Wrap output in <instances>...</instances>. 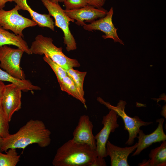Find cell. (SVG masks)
<instances>
[{
    "label": "cell",
    "instance_id": "obj_4",
    "mask_svg": "<svg viewBox=\"0 0 166 166\" xmlns=\"http://www.w3.org/2000/svg\"><path fill=\"white\" fill-rule=\"evenodd\" d=\"M47 9L49 14L53 16L55 22V26L60 28L64 34V43L68 52L77 49V43L69 29V22H74V20L68 17L64 10L62 9L58 3L53 2L50 0H41Z\"/></svg>",
    "mask_w": 166,
    "mask_h": 166
},
{
    "label": "cell",
    "instance_id": "obj_5",
    "mask_svg": "<svg viewBox=\"0 0 166 166\" xmlns=\"http://www.w3.org/2000/svg\"><path fill=\"white\" fill-rule=\"evenodd\" d=\"M97 100L109 109L115 111L117 115L122 118L124 124V129L127 131L129 134L128 138L125 143L128 145H132L133 144L135 138H136L141 127L148 126L152 123V122L144 121L137 116L131 117L128 115L125 111L127 104L125 101L121 100L116 106H114L109 102L105 101L100 97H97Z\"/></svg>",
    "mask_w": 166,
    "mask_h": 166
},
{
    "label": "cell",
    "instance_id": "obj_21",
    "mask_svg": "<svg viewBox=\"0 0 166 166\" xmlns=\"http://www.w3.org/2000/svg\"><path fill=\"white\" fill-rule=\"evenodd\" d=\"M4 154L0 151V166H16L20 160L21 156L16 149L10 148Z\"/></svg>",
    "mask_w": 166,
    "mask_h": 166
},
{
    "label": "cell",
    "instance_id": "obj_16",
    "mask_svg": "<svg viewBox=\"0 0 166 166\" xmlns=\"http://www.w3.org/2000/svg\"><path fill=\"white\" fill-rule=\"evenodd\" d=\"M15 45L29 55L32 54L27 42L20 36L11 33L0 26V46Z\"/></svg>",
    "mask_w": 166,
    "mask_h": 166
},
{
    "label": "cell",
    "instance_id": "obj_14",
    "mask_svg": "<svg viewBox=\"0 0 166 166\" xmlns=\"http://www.w3.org/2000/svg\"><path fill=\"white\" fill-rule=\"evenodd\" d=\"M137 143L129 147H120L108 140L106 146L107 156L110 158L111 166H129L128 158L129 155L136 149Z\"/></svg>",
    "mask_w": 166,
    "mask_h": 166
},
{
    "label": "cell",
    "instance_id": "obj_10",
    "mask_svg": "<svg viewBox=\"0 0 166 166\" xmlns=\"http://www.w3.org/2000/svg\"><path fill=\"white\" fill-rule=\"evenodd\" d=\"M113 13V8L112 7L105 16L89 24H85L83 26L84 29L89 31H101L105 34L102 36L103 39H112L115 42L124 45L123 42L117 34V29L115 27L112 22Z\"/></svg>",
    "mask_w": 166,
    "mask_h": 166
},
{
    "label": "cell",
    "instance_id": "obj_11",
    "mask_svg": "<svg viewBox=\"0 0 166 166\" xmlns=\"http://www.w3.org/2000/svg\"><path fill=\"white\" fill-rule=\"evenodd\" d=\"M65 11L68 17L76 20V24L81 26L85 24L84 22L91 23L97 18L104 17L108 12L102 7L97 8L90 5L78 9Z\"/></svg>",
    "mask_w": 166,
    "mask_h": 166
},
{
    "label": "cell",
    "instance_id": "obj_25",
    "mask_svg": "<svg viewBox=\"0 0 166 166\" xmlns=\"http://www.w3.org/2000/svg\"><path fill=\"white\" fill-rule=\"evenodd\" d=\"M89 5L93 6L97 8L102 7L104 5L106 0H88Z\"/></svg>",
    "mask_w": 166,
    "mask_h": 166
},
{
    "label": "cell",
    "instance_id": "obj_29",
    "mask_svg": "<svg viewBox=\"0 0 166 166\" xmlns=\"http://www.w3.org/2000/svg\"><path fill=\"white\" fill-rule=\"evenodd\" d=\"M50 0L53 2L57 3H58L59 2H63L64 1H65V0Z\"/></svg>",
    "mask_w": 166,
    "mask_h": 166
},
{
    "label": "cell",
    "instance_id": "obj_18",
    "mask_svg": "<svg viewBox=\"0 0 166 166\" xmlns=\"http://www.w3.org/2000/svg\"><path fill=\"white\" fill-rule=\"evenodd\" d=\"M0 80L9 82L18 86L22 91L38 90L40 89L39 87L34 85L29 81L21 80L13 77L6 71L0 69Z\"/></svg>",
    "mask_w": 166,
    "mask_h": 166
},
{
    "label": "cell",
    "instance_id": "obj_13",
    "mask_svg": "<svg viewBox=\"0 0 166 166\" xmlns=\"http://www.w3.org/2000/svg\"><path fill=\"white\" fill-rule=\"evenodd\" d=\"M164 121V119L163 118L156 120V122L158 123V126L153 132L149 134H145L142 130H140L136 137L138 139L137 146L132 156L139 155L143 150L153 143L160 142L166 140V135L163 128Z\"/></svg>",
    "mask_w": 166,
    "mask_h": 166
},
{
    "label": "cell",
    "instance_id": "obj_9",
    "mask_svg": "<svg viewBox=\"0 0 166 166\" xmlns=\"http://www.w3.org/2000/svg\"><path fill=\"white\" fill-rule=\"evenodd\" d=\"M22 90L11 83L5 85L1 100L3 110L10 122L14 113L21 108Z\"/></svg>",
    "mask_w": 166,
    "mask_h": 166
},
{
    "label": "cell",
    "instance_id": "obj_12",
    "mask_svg": "<svg viewBox=\"0 0 166 166\" xmlns=\"http://www.w3.org/2000/svg\"><path fill=\"white\" fill-rule=\"evenodd\" d=\"M93 126L88 116H81L73 132L72 139L77 142L88 144L96 150V139L92 132Z\"/></svg>",
    "mask_w": 166,
    "mask_h": 166
},
{
    "label": "cell",
    "instance_id": "obj_31",
    "mask_svg": "<svg viewBox=\"0 0 166 166\" xmlns=\"http://www.w3.org/2000/svg\"><path fill=\"white\" fill-rule=\"evenodd\" d=\"M2 108L1 100H0V109Z\"/></svg>",
    "mask_w": 166,
    "mask_h": 166
},
{
    "label": "cell",
    "instance_id": "obj_15",
    "mask_svg": "<svg viewBox=\"0 0 166 166\" xmlns=\"http://www.w3.org/2000/svg\"><path fill=\"white\" fill-rule=\"evenodd\" d=\"M16 3L19 10L27 11L30 14L32 20L39 27H46L54 31V24L53 18L48 14H41L33 10L28 4L26 0H13Z\"/></svg>",
    "mask_w": 166,
    "mask_h": 166
},
{
    "label": "cell",
    "instance_id": "obj_17",
    "mask_svg": "<svg viewBox=\"0 0 166 166\" xmlns=\"http://www.w3.org/2000/svg\"><path fill=\"white\" fill-rule=\"evenodd\" d=\"M148 160H143L140 166H165L166 165V141H162L160 146L152 149Z\"/></svg>",
    "mask_w": 166,
    "mask_h": 166
},
{
    "label": "cell",
    "instance_id": "obj_27",
    "mask_svg": "<svg viewBox=\"0 0 166 166\" xmlns=\"http://www.w3.org/2000/svg\"><path fill=\"white\" fill-rule=\"evenodd\" d=\"M13 1V0H0V9H3L6 2H11Z\"/></svg>",
    "mask_w": 166,
    "mask_h": 166
},
{
    "label": "cell",
    "instance_id": "obj_30",
    "mask_svg": "<svg viewBox=\"0 0 166 166\" xmlns=\"http://www.w3.org/2000/svg\"><path fill=\"white\" fill-rule=\"evenodd\" d=\"M3 139V138H2L1 137H0V149L1 147V144L2 142V141Z\"/></svg>",
    "mask_w": 166,
    "mask_h": 166
},
{
    "label": "cell",
    "instance_id": "obj_2",
    "mask_svg": "<svg viewBox=\"0 0 166 166\" xmlns=\"http://www.w3.org/2000/svg\"><path fill=\"white\" fill-rule=\"evenodd\" d=\"M97 157L95 149L72 139L57 149L52 163L53 166H93Z\"/></svg>",
    "mask_w": 166,
    "mask_h": 166
},
{
    "label": "cell",
    "instance_id": "obj_1",
    "mask_svg": "<svg viewBox=\"0 0 166 166\" xmlns=\"http://www.w3.org/2000/svg\"><path fill=\"white\" fill-rule=\"evenodd\" d=\"M51 134L42 121L31 119L17 132L3 138L0 151L6 152L11 148L24 149L33 144L45 148L51 143Z\"/></svg>",
    "mask_w": 166,
    "mask_h": 166
},
{
    "label": "cell",
    "instance_id": "obj_19",
    "mask_svg": "<svg viewBox=\"0 0 166 166\" xmlns=\"http://www.w3.org/2000/svg\"><path fill=\"white\" fill-rule=\"evenodd\" d=\"M58 82L62 91L79 101L86 108V103L81 97L73 81L68 75Z\"/></svg>",
    "mask_w": 166,
    "mask_h": 166
},
{
    "label": "cell",
    "instance_id": "obj_23",
    "mask_svg": "<svg viewBox=\"0 0 166 166\" xmlns=\"http://www.w3.org/2000/svg\"><path fill=\"white\" fill-rule=\"evenodd\" d=\"M3 110L0 109V137L3 138L9 134V122Z\"/></svg>",
    "mask_w": 166,
    "mask_h": 166
},
{
    "label": "cell",
    "instance_id": "obj_20",
    "mask_svg": "<svg viewBox=\"0 0 166 166\" xmlns=\"http://www.w3.org/2000/svg\"><path fill=\"white\" fill-rule=\"evenodd\" d=\"M68 75L73 81L77 89L83 100L86 103L84 98L83 84L87 72H81L75 70L73 68L66 70Z\"/></svg>",
    "mask_w": 166,
    "mask_h": 166
},
{
    "label": "cell",
    "instance_id": "obj_7",
    "mask_svg": "<svg viewBox=\"0 0 166 166\" xmlns=\"http://www.w3.org/2000/svg\"><path fill=\"white\" fill-rule=\"evenodd\" d=\"M16 5L9 10L0 9V26L6 30H10L15 34L24 37L22 31L25 29L37 25L32 20L20 14Z\"/></svg>",
    "mask_w": 166,
    "mask_h": 166
},
{
    "label": "cell",
    "instance_id": "obj_24",
    "mask_svg": "<svg viewBox=\"0 0 166 166\" xmlns=\"http://www.w3.org/2000/svg\"><path fill=\"white\" fill-rule=\"evenodd\" d=\"M65 10L78 9L89 5L88 0H65Z\"/></svg>",
    "mask_w": 166,
    "mask_h": 166
},
{
    "label": "cell",
    "instance_id": "obj_26",
    "mask_svg": "<svg viewBox=\"0 0 166 166\" xmlns=\"http://www.w3.org/2000/svg\"><path fill=\"white\" fill-rule=\"evenodd\" d=\"M5 85L2 81L0 80V100H2Z\"/></svg>",
    "mask_w": 166,
    "mask_h": 166
},
{
    "label": "cell",
    "instance_id": "obj_3",
    "mask_svg": "<svg viewBox=\"0 0 166 166\" xmlns=\"http://www.w3.org/2000/svg\"><path fill=\"white\" fill-rule=\"evenodd\" d=\"M53 42V39L50 38L41 34L38 35L30 48L32 54L46 55L66 70L80 66L77 60L66 56L63 53L62 47H57Z\"/></svg>",
    "mask_w": 166,
    "mask_h": 166
},
{
    "label": "cell",
    "instance_id": "obj_8",
    "mask_svg": "<svg viewBox=\"0 0 166 166\" xmlns=\"http://www.w3.org/2000/svg\"><path fill=\"white\" fill-rule=\"evenodd\" d=\"M118 116L115 111L110 110L106 115L103 117L102 124L103 126L95 136L96 147V151L98 157L104 158L107 156L106 146L110 134L119 127L117 123Z\"/></svg>",
    "mask_w": 166,
    "mask_h": 166
},
{
    "label": "cell",
    "instance_id": "obj_22",
    "mask_svg": "<svg viewBox=\"0 0 166 166\" xmlns=\"http://www.w3.org/2000/svg\"><path fill=\"white\" fill-rule=\"evenodd\" d=\"M44 60L51 67L55 73L59 81L68 75L66 70L53 62L48 56L45 55Z\"/></svg>",
    "mask_w": 166,
    "mask_h": 166
},
{
    "label": "cell",
    "instance_id": "obj_28",
    "mask_svg": "<svg viewBox=\"0 0 166 166\" xmlns=\"http://www.w3.org/2000/svg\"><path fill=\"white\" fill-rule=\"evenodd\" d=\"M161 114L162 116L164 117L165 118H166V105H164L163 108L162 110Z\"/></svg>",
    "mask_w": 166,
    "mask_h": 166
},
{
    "label": "cell",
    "instance_id": "obj_6",
    "mask_svg": "<svg viewBox=\"0 0 166 166\" xmlns=\"http://www.w3.org/2000/svg\"><path fill=\"white\" fill-rule=\"evenodd\" d=\"M24 52L19 48H13L6 45L0 46V67L15 78L26 79L25 75L20 65Z\"/></svg>",
    "mask_w": 166,
    "mask_h": 166
}]
</instances>
